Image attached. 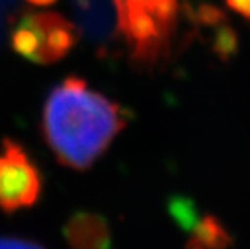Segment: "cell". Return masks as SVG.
<instances>
[{
  "label": "cell",
  "instance_id": "8",
  "mask_svg": "<svg viewBox=\"0 0 250 249\" xmlns=\"http://www.w3.org/2000/svg\"><path fill=\"white\" fill-rule=\"evenodd\" d=\"M226 5L232 12L250 20V0H226Z\"/></svg>",
  "mask_w": 250,
  "mask_h": 249
},
{
  "label": "cell",
  "instance_id": "6",
  "mask_svg": "<svg viewBox=\"0 0 250 249\" xmlns=\"http://www.w3.org/2000/svg\"><path fill=\"white\" fill-rule=\"evenodd\" d=\"M168 210L176 224L183 230H190L195 222H197V214L194 209V204L190 199L186 198H173L168 204Z\"/></svg>",
  "mask_w": 250,
  "mask_h": 249
},
{
  "label": "cell",
  "instance_id": "1",
  "mask_svg": "<svg viewBox=\"0 0 250 249\" xmlns=\"http://www.w3.org/2000/svg\"><path fill=\"white\" fill-rule=\"evenodd\" d=\"M127 112L115 100L68 76L50 89L41 116V131L57 162L84 172L94 165L125 130Z\"/></svg>",
  "mask_w": 250,
  "mask_h": 249
},
{
  "label": "cell",
  "instance_id": "4",
  "mask_svg": "<svg viewBox=\"0 0 250 249\" xmlns=\"http://www.w3.org/2000/svg\"><path fill=\"white\" fill-rule=\"evenodd\" d=\"M62 233L70 249H111L113 245L110 222L97 212H74Z\"/></svg>",
  "mask_w": 250,
  "mask_h": 249
},
{
  "label": "cell",
  "instance_id": "3",
  "mask_svg": "<svg viewBox=\"0 0 250 249\" xmlns=\"http://www.w3.org/2000/svg\"><path fill=\"white\" fill-rule=\"evenodd\" d=\"M44 177L20 142L5 137L0 146V210L15 214L39 203Z\"/></svg>",
  "mask_w": 250,
  "mask_h": 249
},
{
  "label": "cell",
  "instance_id": "2",
  "mask_svg": "<svg viewBox=\"0 0 250 249\" xmlns=\"http://www.w3.org/2000/svg\"><path fill=\"white\" fill-rule=\"evenodd\" d=\"M76 42V26L54 12L23 13L10 33L12 49L20 57L41 65L65 58Z\"/></svg>",
  "mask_w": 250,
  "mask_h": 249
},
{
  "label": "cell",
  "instance_id": "5",
  "mask_svg": "<svg viewBox=\"0 0 250 249\" xmlns=\"http://www.w3.org/2000/svg\"><path fill=\"white\" fill-rule=\"evenodd\" d=\"M231 236L223 224L213 215H205L190 226L186 249H226Z\"/></svg>",
  "mask_w": 250,
  "mask_h": 249
},
{
  "label": "cell",
  "instance_id": "9",
  "mask_svg": "<svg viewBox=\"0 0 250 249\" xmlns=\"http://www.w3.org/2000/svg\"><path fill=\"white\" fill-rule=\"evenodd\" d=\"M31 5H36V7H49V5H54L57 0H26Z\"/></svg>",
  "mask_w": 250,
  "mask_h": 249
},
{
  "label": "cell",
  "instance_id": "7",
  "mask_svg": "<svg viewBox=\"0 0 250 249\" xmlns=\"http://www.w3.org/2000/svg\"><path fill=\"white\" fill-rule=\"evenodd\" d=\"M0 249H45L37 241L20 236H0Z\"/></svg>",
  "mask_w": 250,
  "mask_h": 249
}]
</instances>
